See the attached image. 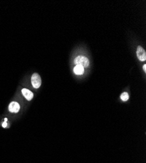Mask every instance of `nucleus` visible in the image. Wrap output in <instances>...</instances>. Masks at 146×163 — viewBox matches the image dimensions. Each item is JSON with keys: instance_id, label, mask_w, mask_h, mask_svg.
I'll list each match as a JSON object with an SVG mask.
<instances>
[{"instance_id": "1", "label": "nucleus", "mask_w": 146, "mask_h": 163, "mask_svg": "<svg viewBox=\"0 0 146 163\" xmlns=\"http://www.w3.org/2000/svg\"><path fill=\"white\" fill-rule=\"evenodd\" d=\"M75 63H76V65H81L85 68L89 65V60L85 56H79L75 59Z\"/></svg>"}, {"instance_id": "2", "label": "nucleus", "mask_w": 146, "mask_h": 163, "mask_svg": "<svg viewBox=\"0 0 146 163\" xmlns=\"http://www.w3.org/2000/svg\"><path fill=\"white\" fill-rule=\"evenodd\" d=\"M31 84H32V86L35 89H37V88L41 86V79L40 76L37 73H34L33 74L32 76H31Z\"/></svg>"}, {"instance_id": "3", "label": "nucleus", "mask_w": 146, "mask_h": 163, "mask_svg": "<svg viewBox=\"0 0 146 163\" xmlns=\"http://www.w3.org/2000/svg\"><path fill=\"white\" fill-rule=\"evenodd\" d=\"M137 57L142 61H145L146 59V53L145 50L141 46H138L136 51Z\"/></svg>"}, {"instance_id": "4", "label": "nucleus", "mask_w": 146, "mask_h": 163, "mask_svg": "<svg viewBox=\"0 0 146 163\" xmlns=\"http://www.w3.org/2000/svg\"><path fill=\"white\" fill-rule=\"evenodd\" d=\"M20 110V105L16 102H11L9 105V110L12 113H17Z\"/></svg>"}, {"instance_id": "5", "label": "nucleus", "mask_w": 146, "mask_h": 163, "mask_svg": "<svg viewBox=\"0 0 146 163\" xmlns=\"http://www.w3.org/2000/svg\"><path fill=\"white\" fill-rule=\"evenodd\" d=\"M22 93L24 97L26 98L28 101H31L34 97V94L32 92L27 89H22Z\"/></svg>"}, {"instance_id": "6", "label": "nucleus", "mask_w": 146, "mask_h": 163, "mask_svg": "<svg viewBox=\"0 0 146 163\" xmlns=\"http://www.w3.org/2000/svg\"><path fill=\"white\" fill-rule=\"evenodd\" d=\"M73 72L77 75H81L84 73V67L81 65H76L73 68Z\"/></svg>"}, {"instance_id": "7", "label": "nucleus", "mask_w": 146, "mask_h": 163, "mask_svg": "<svg viewBox=\"0 0 146 163\" xmlns=\"http://www.w3.org/2000/svg\"><path fill=\"white\" fill-rule=\"evenodd\" d=\"M121 99L122 101H128L129 99V94H128L127 92H124V93H123L121 95Z\"/></svg>"}, {"instance_id": "8", "label": "nucleus", "mask_w": 146, "mask_h": 163, "mask_svg": "<svg viewBox=\"0 0 146 163\" xmlns=\"http://www.w3.org/2000/svg\"><path fill=\"white\" fill-rule=\"evenodd\" d=\"M2 126H3V128H6V127H7V123H6V122H5L4 123H3L2 124Z\"/></svg>"}, {"instance_id": "9", "label": "nucleus", "mask_w": 146, "mask_h": 163, "mask_svg": "<svg viewBox=\"0 0 146 163\" xmlns=\"http://www.w3.org/2000/svg\"><path fill=\"white\" fill-rule=\"evenodd\" d=\"M143 69H144V71L146 72V65H145V64L144 65V66H143Z\"/></svg>"}]
</instances>
